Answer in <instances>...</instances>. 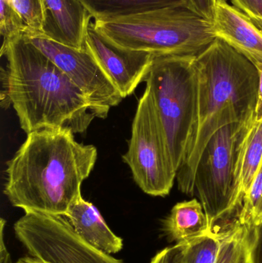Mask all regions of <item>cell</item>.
<instances>
[{
  "instance_id": "6da1fadb",
  "label": "cell",
  "mask_w": 262,
  "mask_h": 263,
  "mask_svg": "<svg viewBox=\"0 0 262 263\" xmlns=\"http://www.w3.org/2000/svg\"><path fill=\"white\" fill-rule=\"evenodd\" d=\"M98 152L92 145L75 140L69 129H40L27 134L7 162L4 193L13 206L66 216L81 197Z\"/></svg>"
},
{
  "instance_id": "7a4b0ae2",
  "label": "cell",
  "mask_w": 262,
  "mask_h": 263,
  "mask_svg": "<svg viewBox=\"0 0 262 263\" xmlns=\"http://www.w3.org/2000/svg\"><path fill=\"white\" fill-rule=\"evenodd\" d=\"M1 57L2 104L12 106L22 129H66L87 130L95 118L85 94L39 49L20 35L3 40Z\"/></svg>"
},
{
  "instance_id": "3957f363",
  "label": "cell",
  "mask_w": 262,
  "mask_h": 263,
  "mask_svg": "<svg viewBox=\"0 0 262 263\" xmlns=\"http://www.w3.org/2000/svg\"><path fill=\"white\" fill-rule=\"evenodd\" d=\"M198 126L192 148L177 172L178 190L195 193L201 154L218 129L256 117L258 75L255 65L224 40L215 38L195 58Z\"/></svg>"
},
{
  "instance_id": "277c9868",
  "label": "cell",
  "mask_w": 262,
  "mask_h": 263,
  "mask_svg": "<svg viewBox=\"0 0 262 263\" xmlns=\"http://www.w3.org/2000/svg\"><path fill=\"white\" fill-rule=\"evenodd\" d=\"M91 26L103 40L118 49L155 57L196 55L216 38L212 22L189 5L93 20Z\"/></svg>"
},
{
  "instance_id": "5b68a950",
  "label": "cell",
  "mask_w": 262,
  "mask_h": 263,
  "mask_svg": "<svg viewBox=\"0 0 262 263\" xmlns=\"http://www.w3.org/2000/svg\"><path fill=\"white\" fill-rule=\"evenodd\" d=\"M195 58L155 57L146 80L176 173L192 148L198 126Z\"/></svg>"
},
{
  "instance_id": "8992f818",
  "label": "cell",
  "mask_w": 262,
  "mask_h": 263,
  "mask_svg": "<svg viewBox=\"0 0 262 263\" xmlns=\"http://www.w3.org/2000/svg\"><path fill=\"white\" fill-rule=\"evenodd\" d=\"M255 118L218 129L200 158L195 173V193L207 216L211 233H215L218 225H229L235 217L232 197L237 150L243 133Z\"/></svg>"
},
{
  "instance_id": "52a82bcc",
  "label": "cell",
  "mask_w": 262,
  "mask_h": 263,
  "mask_svg": "<svg viewBox=\"0 0 262 263\" xmlns=\"http://www.w3.org/2000/svg\"><path fill=\"white\" fill-rule=\"evenodd\" d=\"M123 159L145 193L161 197L170 193L177 173L147 89L138 101L129 148Z\"/></svg>"
},
{
  "instance_id": "ba28073f",
  "label": "cell",
  "mask_w": 262,
  "mask_h": 263,
  "mask_svg": "<svg viewBox=\"0 0 262 263\" xmlns=\"http://www.w3.org/2000/svg\"><path fill=\"white\" fill-rule=\"evenodd\" d=\"M14 231L29 256L44 263H124L86 242L63 215L25 212Z\"/></svg>"
},
{
  "instance_id": "9c48e42d",
  "label": "cell",
  "mask_w": 262,
  "mask_h": 263,
  "mask_svg": "<svg viewBox=\"0 0 262 263\" xmlns=\"http://www.w3.org/2000/svg\"><path fill=\"white\" fill-rule=\"evenodd\" d=\"M25 38L52 60L85 94L97 118L106 119L111 108L118 106L124 99L86 49H76L46 36Z\"/></svg>"
},
{
  "instance_id": "30bf717a",
  "label": "cell",
  "mask_w": 262,
  "mask_h": 263,
  "mask_svg": "<svg viewBox=\"0 0 262 263\" xmlns=\"http://www.w3.org/2000/svg\"><path fill=\"white\" fill-rule=\"evenodd\" d=\"M84 49L95 59L123 98L146 82L155 57L145 52L122 50L103 40L89 26Z\"/></svg>"
},
{
  "instance_id": "8fae6325",
  "label": "cell",
  "mask_w": 262,
  "mask_h": 263,
  "mask_svg": "<svg viewBox=\"0 0 262 263\" xmlns=\"http://www.w3.org/2000/svg\"><path fill=\"white\" fill-rule=\"evenodd\" d=\"M212 26L221 39L252 63H262V32L250 18L226 0H217Z\"/></svg>"
},
{
  "instance_id": "7c38bea8",
  "label": "cell",
  "mask_w": 262,
  "mask_h": 263,
  "mask_svg": "<svg viewBox=\"0 0 262 263\" xmlns=\"http://www.w3.org/2000/svg\"><path fill=\"white\" fill-rule=\"evenodd\" d=\"M46 12L44 36L75 48L84 43L92 16L78 0H43Z\"/></svg>"
},
{
  "instance_id": "4fadbf2b",
  "label": "cell",
  "mask_w": 262,
  "mask_h": 263,
  "mask_svg": "<svg viewBox=\"0 0 262 263\" xmlns=\"http://www.w3.org/2000/svg\"><path fill=\"white\" fill-rule=\"evenodd\" d=\"M262 160V118L254 120L241 136L234 171L232 210L236 217Z\"/></svg>"
},
{
  "instance_id": "5bb4252c",
  "label": "cell",
  "mask_w": 262,
  "mask_h": 263,
  "mask_svg": "<svg viewBox=\"0 0 262 263\" xmlns=\"http://www.w3.org/2000/svg\"><path fill=\"white\" fill-rule=\"evenodd\" d=\"M75 231L92 247L106 254H115L123 248L122 238L108 227L96 207L79 197L66 215Z\"/></svg>"
},
{
  "instance_id": "9a60e30c",
  "label": "cell",
  "mask_w": 262,
  "mask_h": 263,
  "mask_svg": "<svg viewBox=\"0 0 262 263\" xmlns=\"http://www.w3.org/2000/svg\"><path fill=\"white\" fill-rule=\"evenodd\" d=\"M163 230L176 243H188L211 233L204 209L196 199L174 205L163 222Z\"/></svg>"
},
{
  "instance_id": "2e32d148",
  "label": "cell",
  "mask_w": 262,
  "mask_h": 263,
  "mask_svg": "<svg viewBox=\"0 0 262 263\" xmlns=\"http://www.w3.org/2000/svg\"><path fill=\"white\" fill-rule=\"evenodd\" d=\"M93 20H109L189 5V0H78Z\"/></svg>"
},
{
  "instance_id": "e0dca14e",
  "label": "cell",
  "mask_w": 262,
  "mask_h": 263,
  "mask_svg": "<svg viewBox=\"0 0 262 263\" xmlns=\"http://www.w3.org/2000/svg\"><path fill=\"white\" fill-rule=\"evenodd\" d=\"M252 228L239 223L236 219L223 229L215 263H251L249 240Z\"/></svg>"
},
{
  "instance_id": "ac0fdd59",
  "label": "cell",
  "mask_w": 262,
  "mask_h": 263,
  "mask_svg": "<svg viewBox=\"0 0 262 263\" xmlns=\"http://www.w3.org/2000/svg\"><path fill=\"white\" fill-rule=\"evenodd\" d=\"M12 1L26 26L24 36H44L46 12L43 0Z\"/></svg>"
},
{
  "instance_id": "d6986e66",
  "label": "cell",
  "mask_w": 262,
  "mask_h": 263,
  "mask_svg": "<svg viewBox=\"0 0 262 263\" xmlns=\"http://www.w3.org/2000/svg\"><path fill=\"white\" fill-rule=\"evenodd\" d=\"M236 219L249 228H254L262 222V160Z\"/></svg>"
},
{
  "instance_id": "ffe728a7",
  "label": "cell",
  "mask_w": 262,
  "mask_h": 263,
  "mask_svg": "<svg viewBox=\"0 0 262 263\" xmlns=\"http://www.w3.org/2000/svg\"><path fill=\"white\" fill-rule=\"evenodd\" d=\"M219 242L218 233H209L185 243L183 263H215Z\"/></svg>"
},
{
  "instance_id": "44dd1931",
  "label": "cell",
  "mask_w": 262,
  "mask_h": 263,
  "mask_svg": "<svg viewBox=\"0 0 262 263\" xmlns=\"http://www.w3.org/2000/svg\"><path fill=\"white\" fill-rule=\"evenodd\" d=\"M0 32L3 40L24 35L26 26L12 0H0Z\"/></svg>"
},
{
  "instance_id": "7402d4cb",
  "label": "cell",
  "mask_w": 262,
  "mask_h": 263,
  "mask_svg": "<svg viewBox=\"0 0 262 263\" xmlns=\"http://www.w3.org/2000/svg\"><path fill=\"white\" fill-rule=\"evenodd\" d=\"M185 243H176L158 252L150 263H183Z\"/></svg>"
},
{
  "instance_id": "603a6c76",
  "label": "cell",
  "mask_w": 262,
  "mask_h": 263,
  "mask_svg": "<svg viewBox=\"0 0 262 263\" xmlns=\"http://www.w3.org/2000/svg\"><path fill=\"white\" fill-rule=\"evenodd\" d=\"M249 259L251 263H262V222L251 231Z\"/></svg>"
},
{
  "instance_id": "cb8c5ba5",
  "label": "cell",
  "mask_w": 262,
  "mask_h": 263,
  "mask_svg": "<svg viewBox=\"0 0 262 263\" xmlns=\"http://www.w3.org/2000/svg\"><path fill=\"white\" fill-rule=\"evenodd\" d=\"M233 6L249 18L262 20V0H230Z\"/></svg>"
},
{
  "instance_id": "d4e9b609",
  "label": "cell",
  "mask_w": 262,
  "mask_h": 263,
  "mask_svg": "<svg viewBox=\"0 0 262 263\" xmlns=\"http://www.w3.org/2000/svg\"><path fill=\"white\" fill-rule=\"evenodd\" d=\"M217 0H189V6L204 18L212 22Z\"/></svg>"
},
{
  "instance_id": "484cf974",
  "label": "cell",
  "mask_w": 262,
  "mask_h": 263,
  "mask_svg": "<svg viewBox=\"0 0 262 263\" xmlns=\"http://www.w3.org/2000/svg\"><path fill=\"white\" fill-rule=\"evenodd\" d=\"M256 67L258 75V101H257L255 115L257 119L262 118V63L255 62L252 63Z\"/></svg>"
},
{
  "instance_id": "4316f807",
  "label": "cell",
  "mask_w": 262,
  "mask_h": 263,
  "mask_svg": "<svg viewBox=\"0 0 262 263\" xmlns=\"http://www.w3.org/2000/svg\"><path fill=\"white\" fill-rule=\"evenodd\" d=\"M6 221L2 219L0 222V263H10V256L4 242V229Z\"/></svg>"
},
{
  "instance_id": "83f0119b",
  "label": "cell",
  "mask_w": 262,
  "mask_h": 263,
  "mask_svg": "<svg viewBox=\"0 0 262 263\" xmlns=\"http://www.w3.org/2000/svg\"><path fill=\"white\" fill-rule=\"evenodd\" d=\"M15 263H44L37 260V259H33L31 256H26V257L21 258L18 259Z\"/></svg>"
},
{
  "instance_id": "f1b7e54d",
  "label": "cell",
  "mask_w": 262,
  "mask_h": 263,
  "mask_svg": "<svg viewBox=\"0 0 262 263\" xmlns=\"http://www.w3.org/2000/svg\"><path fill=\"white\" fill-rule=\"evenodd\" d=\"M250 18L252 20V21L253 22L254 24L262 32V20H261V18Z\"/></svg>"
}]
</instances>
